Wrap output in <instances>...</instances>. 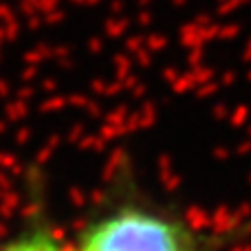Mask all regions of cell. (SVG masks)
Masks as SVG:
<instances>
[{"label": "cell", "mask_w": 251, "mask_h": 251, "mask_svg": "<svg viewBox=\"0 0 251 251\" xmlns=\"http://www.w3.org/2000/svg\"><path fill=\"white\" fill-rule=\"evenodd\" d=\"M240 231L196 223L181 205L156 194L119 161L86 205L71 234L73 251H227Z\"/></svg>", "instance_id": "obj_1"}, {"label": "cell", "mask_w": 251, "mask_h": 251, "mask_svg": "<svg viewBox=\"0 0 251 251\" xmlns=\"http://www.w3.org/2000/svg\"><path fill=\"white\" fill-rule=\"evenodd\" d=\"M0 251H73L71 236L57 221L40 174L26 176L20 212L0 234Z\"/></svg>", "instance_id": "obj_2"}]
</instances>
